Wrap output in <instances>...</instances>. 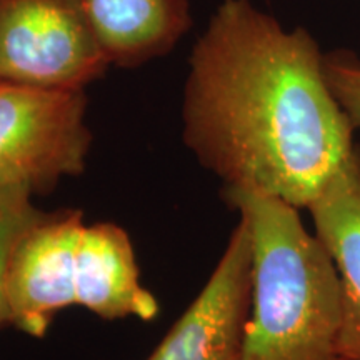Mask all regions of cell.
<instances>
[{
	"label": "cell",
	"instance_id": "30bf717a",
	"mask_svg": "<svg viewBox=\"0 0 360 360\" xmlns=\"http://www.w3.org/2000/svg\"><path fill=\"white\" fill-rule=\"evenodd\" d=\"M323 70L334 97L360 129V58L345 51L323 53Z\"/></svg>",
	"mask_w": 360,
	"mask_h": 360
},
{
	"label": "cell",
	"instance_id": "52a82bcc",
	"mask_svg": "<svg viewBox=\"0 0 360 360\" xmlns=\"http://www.w3.org/2000/svg\"><path fill=\"white\" fill-rule=\"evenodd\" d=\"M307 210L315 236L339 270L342 354L347 360H360V143Z\"/></svg>",
	"mask_w": 360,
	"mask_h": 360
},
{
	"label": "cell",
	"instance_id": "7a4b0ae2",
	"mask_svg": "<svg viewBox=\"0 0 360 360\" xmlns=\"http://www.w3.org/2000/svg\"><path fill=\"white\" fill-rule=\"evenodd\" d=\"M247 224L250 310L242 360H347L342 354V283L334 260L297 207L277 197L224 188Z\"/></svg>",
	"mask_w": 360,
	"mask_h": 360
},
{
	"label": "cell",
	"instance_id": "6da1fadb",
	"mask_svg": "<svg viewBox=\"0 0 360 360\" xmlns=\"http://www.w3.org/2000/svg\"><path fill=\"white\" fill-rule=\"evenodd\" d=\"M354 132L309 30L222 0L188 57L182 139L224 188L309 209L357 150Z\"/></svg>",
	"mask_w": 360,
	"mask_h": 360
},
{
	"label": "cell",
	"instance_id": "3957f363",
	"mask_svg": "<svg viewBox=\"0 0 360 360\" xmlns=\"http://www.w3.org/2000/svg\"><path fill=\"white\" fill-rule=\"evenodd\" d=\"M8 323L45 335L58 310L79 305L103 319L159 315L143 287L129 233L117 224H85L79 210L42 214L13 249L7 283Z\"/></svg>",
	"mask_w": 360,
	"mask_h": 360
},
{
	"label": "cell",
	"instance_id": "8992f818",
	"mask_svg": "<svg viewBox=\"0 0 360 360\" xmlns=\"http://www.w3.org/2000/svg\"><path fill=\"white\" fill-rule=\"evenodd\" d=\"M250 292V236L238 219L209 281L147 360H242Z\"/></svg>",
	"mask_w": 360,
	"mask_h": 360
},
{
	"label": "cell",
	"instance_id": "ba28073f",
	"mask_svg": "<svg viewBox=\"0 0 360 360\" xmlns=\"http://www.w3.org/2000/svg\"><path fill=\"white\" fill-rule=\"evenodd\" d=\"M110 65L137 67L169 53L192 27L191 0H80Z\"/></svg>",
	"mask_w": 360,
	"mask_h": 360
},
{
	"label": "cell",
	"instance_id": "277c9868",
	"mask_svg": "<svg viewBox=\"0 0 360 360\" xmlns=\"http://www.w3.org/2000/svg\"><path fill=\"white\" fill-rule=\"evenodd\" d=\"M90 143L85 89L0 82V187L51 191L84 172Z\"/></svg>",
	"mask_w": 360,
	"mask_h": 360
},
{
	"label": "cell",
	"instance_id": "9c48e42d",
	"mask_svg": "<svg viewBox=\"0 0 360 360\" xmlns=\"http://www.w3.org/2000/svg\"><path fill=\"white\" fill-rule=\"evenodd\" d=\"M32 193L24 186L0 187V327L8 323L7 283L13 249L22 233L44 214L30 202Z\"/></svg>",
	"mask_w": 360,
	"mask_h": 360
},
{
	"label": "cell",
	"instance_id": "5b68a950",
	"mask_svg": "<svg viewBox=\"0 0 360 360\" xmlns=\"http://www.w3.org/2000/svg\"><path fill=\"white\" fill-rule=\"evenodd\" d=\"M109 67L80 0H0V82L85 89Z\"/></svg>",
	"mask_w": 360,
	"mask_h": 360
}]
</instances>
